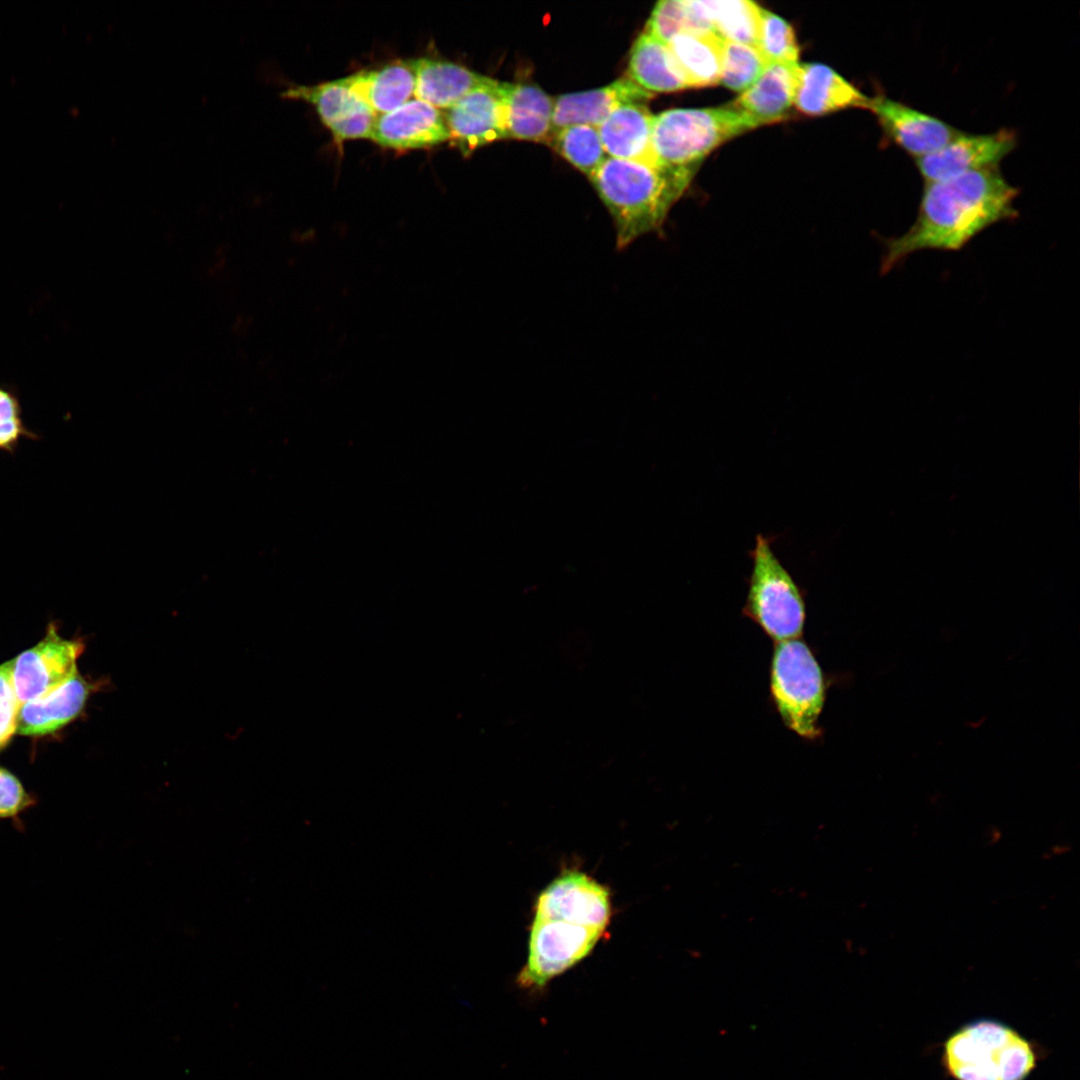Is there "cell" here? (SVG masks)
Returning a JSON list of instances; mask_svg holds the SVG:
<instances>
[{
  "instance_id": "8fae6325",
  "label": "cell",
  "mask_w": 1080,
  "mask_h": 1080,
  "mask_svg": "<svg viewBox=\"0 0 1080 1080\" xmlns=\"http://www.w3.org/2000/svg\"><path fill=\"white\" fill-rule=\"evenodd\" d=\"M504 87L505 82L493 80L463 97L444 113L449 140L464 156L481 146L507 138Z\"/></svg>"
},
{
  "instance_id": "7402d4cb",
  "label": "cell",
  "mask_w": 1080,
  "mask_h": 1080,
  "mask_svg": "<svg viewBox=\"0 0 1080 1080\" xmlns=\"http://www.w3.org/2000/svg\"><path fill=\"white\" fill-rule=\"evenodd\" d=\"M627 73L632 81L653 94L689 88L668 45L645 31L632 46Z\"/></svg>"
},
{
  "instance_id": "4fadbf2b",
  "label": "cell",
  "mask_w": 1080,
  "mask_h": 1080,
  "mask_svg": "<svg viewBox=\"0 0 1080 1080\" xmlns=\"http://www.w3.org/2000/svg\"><path fill=\"white\" fill-rule=\"evenodd\" d=\"M370 139L385 148L420 149L448 141L449 130L440 109L415 98L377 115Z\"/></svg>"
},
{
  "instance_id": "277c9868",
  "label": "cell",
  "mask_w": 1080,
  "mask_h": 1080,
  "mask_svg": "<svg viewBox=\"0 0 1080 1080\" xmlns=\"http://www.w3.org/2000/svg\"><path fill=\"white\" fill-rule=\"evenodd\" d=\"M1040 1056V1048L1010 1025L981 1018L946 1038L941 1060L954 1080H1026Z\"/></svg>"
},
{
  "instance_id": "30bf717a",
  "label": "cell",
  "mask_w": 1080,
  "mask_h": 1080,
  "mask_svg": "<svg viewBox=\"0 0 1080 1080\" xmlns=\"http://www.w3.org/2000/svg\"><path fill=\"white\" fill-rule=\"evenodd\" d=\"M282 95L312 104L338 144L349 139L370 138L377 115L355 92L348 77L294 86Z\"/></svg>"
},
{
  "instance_id": "f546056e",
  "label": "cell",
  "mask_w": 1080,
  "mask_h": 1080,
  "mask_svg": "<svg viewBox=\"0 0 1080 1080\" xmlns=\"http://www.w3.org/2000/svg\"><path fill=\"white\" fill-rule=\"evenodd\" d=\"M23 438L38 436L24 425L15 393L0 386V450L13 453Z\"/></svg>"
},
{
  "instance_id": "d4e9b609",
  "label": "cell",
  "mask_w": 1080,
  "mask_h": 1080,
  "mask_svg": "<svg viewBox=\"0 0 1080 1080\" xmlns=\"http://www.w3.org/2000/svg\"><path fill=\"white\" fill-rule=\"evenodd\" d=\"M664 43L688 32H713L702 1L662 0L656 3L644 29Z\"/></svg>"
},
{
  "instance_id": "7a4b0ae2",
  "label": "cell",
  "mask_w": 1080,
  "mask_h": 1080,
  "mask_svg": "<svg viewBox=\"0 0 1080 1080\" xmlns=\"http://www.w3.org/2000/svg\"><path fill=\"white\" fill-rule=\"evenodd\" d=\"M610 918L605 886L583 872H563L536 900L528 958L518 984L543 987L580 962L603 936Z\"/></svg>"
},
{
  "instance_id": "d6986e66",
  "label": "cell",
  "mask_w": 1080,
  "mask_h": 1080,
  "mask_svg": "<svg viewBox=\"0 0 1080 1080\" xmlns=\"http://www.w3.org/2000/svg\"><path fill=\"white\" fill-rule=\"evenodd\" d=\"M553 108L554 100L539 86L505 82L507 138L548 144L552 135Z\"/></svg>"
},
{
  "instance_id": "52a82bcc",
  "label": "cell",
  "mask_w": 1080,
  "mask_h": 1080,
  "mask_svg": "<svg viewBox=\"0 0 1080 1080\" xmlns=\"http://www.w3.org/2000/svg\"><path fill=\"white\" fill-rule=\"evenodd\" d=\"M825 679L810 647L801 639L776 642L770 666V692L785 726L807 740L821 735Z\"/></svg>"
},
{
  "instance_id": "3957f363",
  "label": "cell",
  "mask_w": 1080,
  "mask_h": 1080,
  "mask_svg": "<svg viewBox=\"0 0 1080 1080\" xmlns=\"http://www.w3.org/2000/svg\"><path fill=\"white\" fill-rule=\"evenodd\" d=\"M694 173L607 157L590 177L614 223L616 248L661 233L674 203Z\"/></svg>"
},
{
  "instance_id": "5bb4252c",
  "label": "cell",
  "mask_w": 1080,
  "mask_h": 1080,
  "mask_svg": "<svg viewBox=\"0 0 1080 1080\" xmlns=\"http://www.w3.org/2000/svg\"><path fill=\"white\" fill-rule=\"evenodd\" d=\"M653 97L628 76L601 88L560 95L554 99L552 133L571 125L597 127L618 107L646 104Z\"/></svg>"
},
{
  "instance_id": "4316f807",
  "label": "cell",
  "mask_w": 1080,
  "mask_h": 1080,
  "mask_svg": "<svg viewBox=\"0 0 1080 1080\" xmlns=\"http://www.w3.org/2000/svg\"><path fill=\"white\" fill-rule=\"evenodd\" d=\"M767 65L755 46L723 40L720 82L725 87L744 92L760 78Z\"/></svg>"
},
{
  "instance_id": "e0dca14e",
  "label": "cell",
  "mask_w": 1080,
  "mask_h": 1080,
  "mask_svg": "<svg viewBox=\"0 0 1080 1080\" xmlns=\"http://www.w3.org/2000/svg\"><path fill=\"white\" fill-rule=\"evenodd\" d=\"M653 119L646 104H626L615 109L597 126L605 153L611 158L661 167L652 149Z\"/></svg>"
},
{
  "instance_id": "603a6c76",
  "label": "cell",
  "mask_w": 1080,
  "mask_h": 1080,
  "mask_svg": "<svg viewBox=\"0 0 1080 1080\" xmlns=\"http://www.w3.org/2000/svg\"><path fill=\"white\" fill-rule=\"evenodd\" d=\"M683 71L689 88L720 83L723 39L713 32L677 34L667 43Z\"/></svg>"
},
{
  "instance_id": "ffe728a7",
  "label": "cell",
  "mask_w": 1080,
  "mask_h": 1080,
  "mask_svg": "<svg viewBox=\"0 0 1080 1080\" xmlns=\"http://www.w3.org/2000/svg\"><path fill=\"white\" fill-rule=\"evenodd\" d=\"M414 63L415 98L438 109H449L469 93L494 80L449 61L418 58L414 59Z\"/></svg>"
},
{
  "instance_id": "9a60e30c",
  "label": "cell",
  "mask_w": 1080,
  "mask_h": 1080,
  "mask_svg": "<svg viewBox=\"0 0 1080 1080\" xmlns=\"http://www.w3.org/2000/svg\"><path fill=\"white\" fill-rule=\"evenodd\" d=\"M101 685L79 671L47 695L21 704L17 732L24 736H45L56 732L83 711L90 695Z\"/></svg>"
},
{
  "instance_id": "cb8c5ba5",
  "label": "cell",
  "mask_w": 1080,
  "mask_h": 1080,
  "mask_svg": "<svg viewBox=\"0 0 1080 1080\" xmlns=\"http://www.w3.org/2000/svg\"><path fill=\"white\" fill-rule=\"evenodd\" d=\"M713 28L723 40L756 47L761 7L748 0L702 1Z\"/></svg>"
},
{
  "instance_id": "44dd1931",
  "label": "cell",
  "mask_w": 1080,
  "mask_h": 1080,
  "mask_svg": "<svg viewBox=\"0 0 1080 1080\" xmlns=\"http://www.w3.org/2000/svg\"><path fill=\"white\" fill-rule=\"evenodd\" d=\"M347 77L355 92L376 115L393 111L414 96V59L396 60L378 69Z\"/></svg>"
},
{
  "instance_id": "ac0fdd59",
  "label": "cell",
  "mask_w": 1080,
  "mask_h": 1080,
  "mask_svg": "<svg viewBox=\"0 0 1080 1080\" xmlns=\"http://www.w3.org/2000/svg\"><path fill=\"white\" fill-rule=\"evenodd\" d=\"M798 64L768 63L760 78L731 104L758 126L783 120L794 105Z\"/></svg>"
},
{
  "instance_id": "2e32d148",
  "label": "cell",
  "mask_w": 1080,
  "mask_h": 1080,
  "mask_svg": "<svg viewBox=\"0 0 1080 1080\" xmlns=\"http://www.w3.org/2000/svg\"><path fill=\"white\" fill-rule=\"evenodd\" d=\"M870 98L836 71L819 63L799 64L794 106L809 116L847 108L867 109Z\"/></svg>"
},
{
  "instance_id": "f1b7e54d",
  "label": "cell",
  "mask_w": 1080,
  "mask_h": 1080,
  "mask_svg": "<svg viewBox=\"0 0 1080 1080\" xmlns=\"http://www.w3.org/2000/svg\"><path fill=\"white\" fill-rule=\"evenodd\" d=\"M36 803L37 799L26 791L21 781L0 766V822L10 821L15 829L23 832L22 816Z\"/></svg>"
},
{
  "instance_id": "5b68a950",
  "label": "cell",
  "mask_w": 1080,
  "mask_h": 1080,
  "mask_svg": "<svg viewBox=\"0 0 1080 1080\" xmlns=\"http://www.w3.org/2000/svg\"><path fill=\"white\" fill-rule=\"evenodd\" d=\"M756 127L753 119L731 103L671 109L654 115L652 149L661 167L695 174L710 152Z\"/></svg>"
},
{
  "instance_id": "ba28073f",
  "label": "cell",
  "mask_w": 1080,
  "mask_h": 1080,
  "mask_svg": "<svg viewBox=\"0 0 1080 1080\" xmlns=\"http://www.w3.org/2000/svg\"><path fill=\"white\" fill-rule=\"evenodd\" d=\"M84 648L81 640L62 638L51 624L41 641L11 659L20 704L47 695L75 675Z\"/></svg>"
},
{
  "instance_id": "6da1fadb",
  "label": "cell",
  "mask_w": 1080,
  "mask_h": 1080,
  "mask_svg": "<svg viewBox=\"0 0 1080 1080\" xmlns=\"http://www.w3.org/2000/svg\"><path fill=\"white\" fill-rule=\"evenodd\" d=\"M1018 194L999 166L925 183L914 223L904 234L884 240L881 273L919 251H960L992 225L1016 219Z\"/></svg>"
},
{
  "instance_id": "7c38bea8",
  "label": "cell",
  "mask_w": 1080,
  "mask_h": 1080,
  "mask_svg": "<svg viewBox=\"0 0 1080 1080\" xmlns=\"http://www.w3.org/2000/svg\"><path fill=\"white\" fill-rule=\"evenodd\" d=\"M885 136L914 159L929 155L962 131L941 119L883 95L868 105Z\"/></svg>"
},
{
  "instance_id": "83f0119b",
  "label": "cell",
  "mask_w": 1080,
  "mask_h": 1080,
  "mask_svg": "<svg viewBox=\"0 0 1080 1080\" xmlns=\"http://www.w3.org/2000/svg\"><path fill=\"white\" fill-rule=\"evenodd\" d=\"M756 48L767 63L798 64L799 46L791 25L761 8Z\"/></svg>"
},
{
  "instance_id": "484cf974",
  "label": "cell",
  "mask_w": 1080,
  "mask_h": 1080,
  "mask_svg": "<svg viewBox=\"0 0 1080 1080\" xmlns=\"http://www.w3.org/2000/svg\"><path fill=\"white\" fill-rule=\"evenodd\" d=\"M548 144L588 177L607 158L597 127L590 125L563 127L552 133Z\"/></svg>"
},
{
  "instance_id": "8992f818",
  "label": "cell",
  "mask_w": 1080,
  "mask_h": 1080,
  "mask_svg": "<svg viewBox=\"0 0 1080 1080\" xmlns=\"http://www.w3.org/2000/svg\"><path fill=\"white\" fill-rule=\"evenodd\" d=\"M774 538L758 533L749 551L751 572L743 614L773 641L801 636L806 618L804 593L772 549Z\"/></svg>"
},
{
  "instance_id": "4dcf8cb0",
  "label": "cell",
  "mask_w": 1080,
  "mask_h": 1080,
  "mask_svg": "<svg viewBox=\"0 0 1080 1080\" xmlns=\"http://www.w3.org/2000/svg\"><path fill=\"white\" fill-rule=\"evenodd\" d=\"M20 702L12 677V660L0 664V750L17 732Z\"/></svg>"
},
{
  "instance_id": "9c48e42d",
  "label": "cell",
  "mask_w": 1080,
  "mask_h": 1080,
  "mask_svg": "<svg viewBox=\"0 0 1080 1080\" xmlns=\"http://www.w3.org/2000/svg\"><path fill=\"white\" fill-rule=\"evenodd\" d=\"M1017 146L1014 131L1000 129L988 134L961 132L937 151L915 159L925 183L939 182L965 173L999 166Z\"/></svg>"
}]
</instances>
